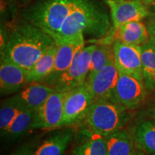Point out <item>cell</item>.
<instances>
[{
  "instance_id": "6da1fadb",
  "label": "cell",
  "mask_w": 155,
  "mask_h": 155,
  "mask_svg": "<svg viewBox=\"0 0 155 155\" xmlns=\"http://www.w3.org/2000/svg\"><path fill=\"white\" fill-rule=\"evenodd\" d=\"M29 22L55 41L85 35L105 38L112 30L108 14L94 0H46L32 11Z\"/></svg>"
},
{
  "instance_id": "7a4b0ae2",
  "label": "cell",
  "mask_w": 155,
  "mask_h": 155,
  "mask_svg": "<svg viewBox=\"0 0 155 155\" xmlns=\"http://www.w3.org/2000/svg\"><path fill=\"white\" fill-rule=\"evenodd\" d=\"M55 43L54 39L42 29L25 23L12 30L2 48L1 57L29 71Z\"/></svg>"
},
{
  "instance_id": "3957f363",
  "label": "cell",
  "mask_w": 155,
  "mask_h": 155,
  "mask_svg": "<svg viewBox=\"0 0 155 155\" xmlns=\"http://www.w3.org/2000/svg\"><path fill=\"white\" fill-rule=\"evenodd\" d=\"M129 110L108 100L95 101L84 121L94 134L106 137L124 129L129 121Z\"/></svg>"
},
{
  "instance_id": "277c9868",
  "label": "cell",
  "mask_w": 155,
  "mask_h": 155,
  "mask_svg": "<svg viewBox=\"0 0 155 155\" xmlns=\"http://www.w3.org/2000/svg\"><path fill=\"white\" fill-rule=\"evenodd\" d=\"M96 47V45H91L79 50L68 68L47 85L56 91L67 92L84 84L88 78L91 55Z\"/></svg>"
},
{
  "instance_id": "5b68a950",
  "label": "cell",
  "mask_w": 155,
  "mask_h": 155,
  "mask_svg": "<svg viewBox=\"0 0 155 155\" xmlns=\"http://www.w3.org/2000/svg\"><path fill=\"white\" fill-rule=\"evenodd\" d=\"M95 101L88 83L66 92L63 104V117L61 127L76 124L86 118Z\"/></svg>"
},
{
  "instance_id": "8992f818",
  "label": "cell",
  "mask_w": 155,
  "mask_h": 155,
  "mask_svg": "<svg viewBox=\"0 0 155 155\" xmlns=\"http://www.w3.org/2000/svg\"><path fill=\"white\" fill-rule=\"evenodd\" d=\"M106 3L111 10V35L121 25L134 21H141L151 14L140 0H108Z\"/></svg>"
},
{
  "instance_id": "52a82bcc",
  "label": "cell",
  "mask_w": 155,
  "mask_h": 155,
  "mask_svg": "<svg viewBox=\"0 0 155 155\" xmlns=\"http://www.w3.org/2000/svg\"><path fill=\"white\" fill-rule=\"evenodd\" d=\"M66 92L55 91L36 111L32 129H50L61 127Z\"/></svg>"
},
{
  "instance_id": "ba28073f",
  "label": "cell",
  "mask_w": 155,
  "mask_h": 155,
  "mask_svg": "<svg viewBox=\"0 0 155 155\" xmlns=\"http://www.w3.org/2000/svg\"><path fill=\"white\" fill-rule=\"evenodd\" d=\"M147 91L143 81L119 73L115 89V102L124 106L129 111L134 109L144 100Z\"/></svg>"
},
{
  "instance_id": "9c48e42d",
  "label": "cell",
  "mask_w": 155,
  "mask_h": 155,
  "mask_svg": "<svg viewBox=\"0 0 155 155\" xmlns=\"http://www.w3.org/2000/svg\"><path fill=\"white\" fill-rule=\"evenodd\" d=\"M119 78V71L114 60L96 75L86 81L94 101L108 100L115 102V89Z\"/></svg>"
},
{
  "instance_id": "30bf717a",
  "label": "cell",
  "mask_w": 155,
  "mask_h": 155,
  "mask_svg": "<svg viewBox=\"0 0 155 155\" xmlns=\"http://www.w3.org/2000/svg\"><path fill=\"white\" fill-rule=\"evenodd\" d=\"M113 48L114 62L119 73L131 75L143 81L141 46L129 45L115 40Z\"/></svg>"
},
{
  "instance_id": "8fae6325",
  "label": "cell",
  "mask_w": 155,
  "mask_h": 155,
  "mask_svg": "<svg viewBox=\"0 0 155 155\" xmlns=\"http://www.w3.org/2000/svg\"><path fill=\"white\" fill-rule=\"evenodd\" d=\"M28 71L9 60L1 57L0 61V92L8 96L20 91L27 85Z\"/></svg>"
},
{
  "instance_id": "7c38bea8",
  "label": "cell",
  "mask_w": 155,
  "mask_h": 155,
  "mask_svg": "<svg viewBox=\"0 0 155 155\" xmlns=\"http://www.w3.org/2000/svg\"><path fill=\"white\" fill-rule=\"evenodd\" d=\"M56 51L55 65L53 72L43 83L49 84L70 67L78 52L85 47L84 36L68 41H55Z\"/></svg>"
},
{
  "instance_id": "4fadbf2b",
  "label": "cell",
  "mask_w": 155,
  "mask_h": 155,
  "mask_svg": "<svg viewBox=\"0 0 155 155\" xmlns=\"http://www.w3.org/2000/svg\"><path fill=\"white\" fill-rule=\"evenodd\" d=\"M112 36L115 40L133 46H142L150 40L147 25L141 21H134L121 25Z\"/></svg>"
},
{
  "instance_id": "5bb4252c",
  "label": "cell",
  "mask_w": 155,
  "mask_h": 155,
  "mask_svg": "<svg viewBox=\"0 0 155 155\" xmlns=\"http://www.w3.org/2000/svg\"><path fill=\"white\" fill-rule=\"evenodd\" d=\"M27 85L15 94L25 108L34 111H37L55 91L53 88L45 83L37 82Z\"/></svg>"
},
{
  "instance_id": "9a60e30c",
  "label": "cell",
  "mask_w": 155,
  "mask_h": 155,
  "mask_svg": "<svg viewBox=\"0 0 155 155\" xmlns=\"http://www.w3.org/2000/svg\"><path fill=\"white\" fill-rule=\"evenodd\" d=\"M108 155H135L139 150L132 131L122 129L105 137Z\"/></svg>"
},
{
  "instance_id": "2e32d148",
  "label": "cell",
  "mask_w": 155,
  "mask_h": 155,
  "mask_svg": "<svg viewBox=\"0 0 155 155\" xmlns=\"http://www.w3.org/2000/svg\"><path fill=\"white\" fill-rule=\"evenodd\" d=\"M71 129L56 131L36 147L33 155H63L72 141Z\"/></svg>"
},
{
  "instance_id": "e0dca14e",
  "label": "cell",
  "mask_w": 155,
  "mask_h": 155,
  "mask_svg": "<svg viewBox=\"0 0 155 155\" xmlns=\"http://www.w3.org/2000/svg\"><path fill=\"white\" fill-rule=\"evenodd\" d=\"M57 47L55 43L31 68L27 75V84L43 83L53 72Z\"/></svg>"
},
{
  "instance_id": "ac0fdd59",
  "label": "cell",
  "mask_w": 155,
  "mask_h": 155,
  "mask_svg": "<svg viewBox=\"0 0 155 155\" xmlns=\"http://www.w3.org/2000/svg\"><path fill=\"white\" fill-rule=\"evenodd\" d=\"M133 133L139 150L155 155V120H142L139 122Z\"/></svg>"
},
{
  "instance_id": "d6986e66",
  "label": "cell",
  "mask_w": 155,
  "mask_h": 155,
  "mask_svg": "<svg viewBox=\"0 0 155 155\" xmlns=\"http://www.w3.org/2000/svg\"><path fill=\"white\" fill-rule=\"evenodd\" d=\"M36 111L25 108L16 116L2 137L8 140H16L32 129Z\"/></svg>"
},
{
  "instance_id": "ffe728a7",
  "label": "cell",
  "mask_w": 155,
  "mask_h": 155,
  "mask_svg": "<svg viewBox=\"0 0 155 155\" xmlns=\"http://www.w3.org/2000/svg\"><path fill=\"white\" fill-rule=\"evenodd\" d=\"M141 68L144 86L147 91L155 89V45L150 40L141 46Z\"/></svg>"
},
{
  "instance_id": "44dd1931",
  "label": "cell",
  "mask_w": 155,
  "mask_h": 155,
  "mask_svg": "<svg viewBox=\"0 0 155 155\" xmlns=\"http://www.w3.org/2000/svg\"><path fill=\"white\" fill-rule=\"evenodd\" d=\"M25 109L17 95L5 98L1 101L0 106V130L1 134L8 129L16 116Z\"/></svg>"
},
{
  "instance_id": "7402d4cb",
  "label": "cell",
  "mask_w": 155,
  "mask_h": 155,
  "mask_svg": "<svg viewBox=\"0 0 155 155\" xmlns=\"http://www.w3.org/2000/svg\"><path fill=\"white\" fill-rule=\"evenodd\" d=\"M71 155H108L106 138L93 134L73 149Z\"/></svg>"
},
{
  "instance_id": "603a6c76",
  "label": "cell",
  "mask_w": 155,
  "mask_h": 155,
  "mask_svg": "<svg viewBox=\"0 0 155 155\" xmlns=\"http://www.w3.org/2000/svg\"><path fill=\"white\" fill-rule=\"evenodd\" d=\"M113 60H114L113 44L104 43L96 45L91 55L90 70L87 80L96 75Z\"/></svg>"
},
{
  "instance_id": "cb8c5ba5",
  "label": "cell",
  "mask_w": 155,
  "mask_h": 155,
  "mask_svg": "<svg viewBox=\"0 0 155 155\" xmlns=\"http://www.w3.org/2000/svg\"><path fill=\"white\" fill-rule=\"evenodd\" d=\"M36 147V140L28 141V142L21 144L9 155H33Z\"/></svg>"
},
{
  "instance_id": "d4e9b609",
  "label": "cell",
  "mask_w": 155,
  "mask_h": 155,
  "mask_svg": "<svg viewBox=\"0 0 155 155\" xmlns=\"http://www.w3.org/2000/svg\"><path fill=\"white\" fill-rule=\"evenodd\" d=\"M148 18V21L146 25L147 28L150 32V37L155 38V12L151 13Z\"/></svg>"
},
{
  "instance_id": "484cf974",
  "label": "cell",
  "mask_w": 155,
  "mask_h": 155,
  "mask_svg": "<svg viewBox=\"0 0 155 155\" xmlns=\"http://www.w3.org/2000/svg\"><path fill=\"white\" fill-rule=\"evenodd\" d=\"M147 114H148V115L150 116V118H152V119L155 120V106L150 108V109L147 111Z\"/></svg>"
},
{
  "instance_id": "4316f807",
  "label": "cell",
  "mask_w": 155,
  "mask_h": 155,
  "mask_svg": "<svg viewBox=\"0 0 155 155\" xmlns=\"http://www.w3.org/2000/svg\"><path fill=\"white\" fill-rule=\"evenodd\" d=\"M140 1L142 2L143 4H144L146 6L150 5L153 4L155 2V0H140Z\"/></svg>"
},
{
  "instance_id": "83f0119b",
  "label": "cell",
  "mask_w": 155,
  "mask_h": 155,
  "mask_svg": "<svg viewBox=\"0 0 155 155\" xmlns=\"http://www.w3.org/2000/svg\"><path fill=\"white\" fill-rule=\"evenodd\" d=\"M135 155H146V154H145V152H143V151L139 150L138 152L136 153Z\"/></svg>"
},
{
  "instance_id": "f1b7e54d",
  "label": "cell",
  "mask_w": 155,
  "mask_h": 155,
  "mask_svg": "<svg viewBox=\"0 0 155 155\" xmlns=\"http://www.w3.org/2000/svg\"><path fill=\"white\" fill-rule=\"evenodd\" d=\"M150 40L155 45V38H152V37H150Z\"/></svg>"
},
{
  "instance_id": "f546056e",
  "label": "cell",
  "mask_w": 155,
  "mask_h": 155,
  "mask_svg": "<svg viewBox=\"0 0 155 155\" xmlns=\"http://www.w3.org/2000/svg\"><path fill=\"white\" fill-rule=\"evenodd\" d=\"M6 1H7L8 3H11V2H14L15 0H6Z\"/></svg>"
},
{
  "instance_id": "4dcf8cb0",
  "label": "cell",
  "mask_w": 155,
  "mask_h": 155,
  "mask_svg": "<svg viewBox=\"0 0 155 155\" xmlns=\"http://www.w3.org/2000/svg\"><path fill=\"white\" fill-rule=\"evenodd\" d=\"M154 10H155V3L154 4Z\"/></svg>"
},
{
  "instance_id": "1f68e13d",
  "label": "cell",
  "mask_w": 155,
  "mask_h": 155,
  "mask_svg": "<svg viewBox=\"0 0 155 155\" xmlns=\"http://www.w3.org/2000/svg\"><path fill=\"white\" fill-rule=\"evenodd\" d=\"M105 1H106V2H107V1H108V0H105Z\"/></svg>"
}]
</instances>
